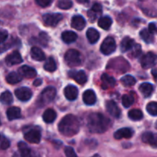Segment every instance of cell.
Segmentation results:
<instances>
[{
  "label": "cell",
  "instance_id": "cell-1",
  "mask_svg": "<svg viewBox=\"0 0 157 157\" xmlns=\"http://www.w3.org/2000/svg\"><path fill=\"white\" fill-rule=\"evenodd\" d=\"M110 124V120L99 113H92L88 117V128L92 133H104L109 129Z\"/></svg>",
  "mask_w": 157,
  "mask_h": 157
},
{
  "label": "cell",
  "instance_id": "cell-2",
  "mask_svg": "<svg viewBox=\"0 0 157 157\" xmlns=\"http://www.w3.org/2000/svg\"><path fill=\"white\" fill-rule=\"evenodd\" d=\"M58 130L66 136H75L79 130V122L75 116L68 114L58 124Z\"/></svg>",
  "mask_w": 157,
  "mask_h": 157
},
{
  "label": "cell",
  "instance_id": "cell-3",
  "mask_svg": "<svg viewBox=\"0 0 157 157\" xmlns=\"http://www.w3.org/2000/svg\"><path fill=\"white\" fill-rule=\"evenodd\" d=\"M65 61L69 67H76L83 62L81 54L75 49L67 51L65 55Z\"/></svg>",
  "mask_w": 157,
  "mask_h": 157
},
{
  "label": "cell",
  "instance_id": "cell-4",
  "mask_svg": "<svg viewBox=\"0 0 157 157\" xmlns=\"http://www.w3.org/2000/svg\"><path fill=\"white\" fill-rule=\"evenodd\" d=\"M115 48H116V44L114 38L112 37H107L102 43L100 51L103 55H109L115 52Z\"/></svg>",
  "mask_w": 157,
  "mask_h": 157
},
{
  "label": "cell",
  "instance_id": "cell-5",
  "mask_svg": "<svg viewBox=\"0 0 157 157\" xmlns=\"http://www.w3.org/2000/svg\"><path fill=\"white\" fill-rule=\"evenodd\" d=\"M140 63L143 68H151L157 64V55L153 52H148L142 57Z\"/></svg>",
  "mask_w": 157,
  "mask_h": 157
},
{
  "label": "cell",
  "instance_id": "cell-6",
  "mask_svg": "<svg viewBox=\"0 0 157 157\" xmlns=\"http://www.w3.org/2000/svg\"><path fill=\"white\" fill-rule=\"evenodd\" d=\"M42 19L46 25L53 27V26L56 25L62 19V15L60 13L46 14V15H43Z\"/></svg>",
  "mask_w": 157,
  "mask_h": 157
},
{
  "label": "cell",
  "instance_id": "cell-7",
  "mask_svg": "<svg viewBox=\"0 0 157 157\" xmlns=\"http://www.w3.org/2000/svg\"><path fill=\"white\" fill-rule=\"evenodd\" d=\"M55 94H56V90H55V89L54 87H46L43 90L42 93L41 94V96H40L41 102L44 104H49L51 101H53V99L55 97Z\"/></svg>",
  "mask_w": 157,
  "mask_h": 157
},
{
  "label": "cell",
  "instance_id": "cell-8",
  "mask_svg": "<svg viewBox=\"0 0 157 157\" xmlns=\"http://www.w3.org/2000/svg\"><path fill=\"white\" fill-rule=\"evenodd\" d=\"M15 96L18 100L22 101H27L31 99L32 96V92L28 87H19L15 91Z\"/></svg>",
  "mask_w": 157,
  "mask_h": 157
},
{
  "label": "cell",
  "instance_id": "cell-9",
  "mask_svg": "<svg viewBox=\"0 0 157 157\" xmlns=\"http://www.w3.org/2000/svg\"><path fill=\"white\" fill-rule=\"evenodd\" d=\"M25 140L31 144H38L41 140V133L38 130L32 129L25 133Z\"/></svg>",
  "mask_w": 157,
  "mask_h": 157
},
{
  "label": "cell",
  "instance_id": "cell-10",
  "mask_svg": "<svg viewBox=\"0 0 157 157\" xmlns=\"http://www.w3.org/2000/svg\"><path fill=\"white\" fill-rule=\"evenodd\" d=\"M106 110L107 112L112 117L115 118H119L121 115V111H120L119 107L116 104V103L113 101H109L106 102Z\"/></svg>",
  "mask_w": 157,
  "mask_h": 157
},
{
  "label": "cell",
  "instance_id": "cell-11",
  "mask_svg": "<svg viewBox=\"0 0 157 157\" xmlns=\"http://www.w3.org/2000/svg\"><path fill=\"white\" fill-rule=\"evenodd\" d=\"M69 76L73 78L78 84H84L87 81V76L84 71H72L69 72Z\"/></svg>",
  "mask_w": 157,
  "mask_h": 157
},
{
  "label": "cell",
  "instance_id": "cell-12",
  "mask_svg": "<svg viewBox=\"0 0 157 157\" xmlns=\"http://www.w3.org/2000/svg\"><path fill=\"white\" fill-rule=\"evenodd\" d=\"M6 62L9 66L15 65V64H18L22 62V58L19 52L15 51L6 57Z\"/></svg>",
  "mask_w": 157,
  "mask_h": 157
},
{
  "label": "cell",
  "instance_id": "cell-13",
  "mask_svg": "<svg viewBox=\"0 0 157 157\" xmlns=\"http://www.w3.org/2000/svg\"><path fill=\"white\" fill-rule=\"evenodd\" d=\"M133 135V130L130 128H122L118 130L114 133V138L116 140H121L125 138V139H129Z\"/></svg>",
  "mask_w": 157,
  "mask_h": 157
},
{
  "label": "cell",
  "instance_id": "cell-14",
  "mask_svg": "<svg viewBox=\"0 0 157 157\" xmlns=\"http://www.w3.org/2000/svg\"><path fill=\"white\" fill-rule=\"evenodd\" d=\"M78 94V89L76 87L73 85H68L64 89V95L69 101H74L77 98Z\"/></svg>",
  "mask_w": 157,
  "mask_h": 157
},
{
  "label": "cell",
  "instance_id": "cell-15",
  "mask_svg": "<svg viewBox=\"0 0 157 157\" xmlns=\"http://www.w3.org/2000/svg\"><path fill=\"white\" fill-rule=\"evenodd\" d=\"M18 73L22 77H24L26 78H33L36 76V71H35V69L27 65L22 66L18 69Z\"/></svg>",
  "mask_w": 157,
  "mask_h": 157
},
{
  "label": "cell",
  "instance_id": "cell-16",
  "mask_svg": "<svg viewBox=\"0 0 157 157\" xmlns=\"http://www.w3.org/2000/svg\"><path fill=\"white\" fill-rule=\"evenodd\" d=\"M71 25L76 30H83L86 26V20L81 15H75L72 17Z\"/></svg>",
  "mask_w": 157,
  "mask_h": 157
},
{
  "label": "cell",
  "instance_id": "cell-17",
  "mask_svg": "<svg viewBox=\"0 0 157 157\" xmlns=\"http://www.w3.org/2000/svg\"><path fill=\"white\" fill-rule=\"evenodd\" d=\"M142 140L152 147H157V135L151 132H146L142 136Z\"/></svg>",
  "mask_w": 157,
  "mask_h": 157
},
{
  "label": "cell",
  "instance_id": "cell-18",
  "mask_svg": "<svg viewBox=\"0 0 157 157\" xmlns=\"http://www.w3.org/2000/svg\"><path fill=\"white\" fill-rule=\"evenodd\" d=\"M83 102L87 105H93L96 101V96L92 90H87L83 93Z\"/></svg>",
  "mask_w": 157,
  "mask_h": 157
},
{
  "label": "cell",
  "instance_id": "cell-19",
  "mask_svg": "<svg viewBox=\"0 0 157 157\" xmlns=\"http://www.w3.org/2000/svg\"><path fill=\"white\" fill-rule=\"evenodd\" d=\"M86 37L87 39L91 44H95V42L99 39V33L97 30H95L93 28H90L86 32Z\"/></svg>",
  "mask_w": 157,
  "mask_h": 157
},
{
  "label": "cell",
  "instance_id": "cell-20",
  "mask_svg": "<svg viewBox=\"0 0 157 157\" xmlns=\"http://www.w3.org/2000/svg\"><path fill=\"white\" fill-rule=\"evenodd\" d=\"M101 80L102 82H103V87L104 88L112 87L116 84V81H115V78L113 77L109 76L107 74H103L101 77Z\"/></svg>",
  "mask_w": 157,
  "mask_h": 157
},
{
  "label": "cell",
  "instance_id": "cell-21",
  "mask_svg": "<svg viewBox=\"0 0 157 157\" xmlns=\"http://www.w3.org/2000/svg\"><path fill=\"white\" fill-rule=\"evenodd\" d=\"M31 56L34 60L38 61H44L46 59V55L44 52L38 47H32L31 49Z\"/></svg>",
  "mask_w": 157,
  "mask_h": 157
},
{
  "label": "cell",
  "instance_id": "cell-22",
  "mask_svg": "<svg viewBox=\"0 0 157 157\" xmlns=\"http://www.w3.org/2000/svg\"><path fill=\"white\" fill-rule=\"evenodd\" d=\"M62 39L66 44H70L77 39V35L72 31H66L62 34Z\"/></svg>",
  "mask_w": 157,
  "mask_h": 157
},
{
  "label": "cell",
  "instance_id": "cell-23",
  "mask_svg": "<svg viewBox=\"0 0 157 157\" xmlns=\"http://www.w3.org/2000/svg\"><path fill=\"white\" fill-rule=\"evenodd\" d=\"M135 44V41L133 39L130 38V37L127 36L125 37L121 41V51L123 52H128V51H130V49L132 48V46Z\"/></svg>",
  "mask_w": 157,
  "mask_h": 157
},
{
  "label": "cell",
  "instance_id": "cell-24",
  "mask_svg": "<svg viewBox=\"0 0 157 157\" xmlns=\"http://www.w3.org/2000/svg\"><path fill=\"white\" fill-rule=\"evenodd\" d=\"M6 114H7V117L9 121L18 119L21 117V110L18 107H12L8 109Z\"/></svg>",
  "mask_w": 157,
  "mask_h": 157
},
{
  "label": "cell",
  "instance_id": "cell-25",
  "mask_svg": "<svg viewBox=\"0 0 157 157\" xmlns=\"http://www.w3.org/2000/svg\"><path fill=\"white\" fill-rule=\"evenodd\" d=\"M139 91L145 98H149L151 96L153 91V86L149 83H143L139 86Z\"/></svg>",
  "mask_w": 157,
  "mask_h": 157
},
{
  "label": "cell",
  "instance_id": "cell-26",
  "mask_svg": "<svg viewBox=\"0 0 157 157\" xmlns=\"http://www.w3.org/2000/svg\"><path fill=\"white\" fill-rule=\"evenodd\" d=\"M43 121L46 123V124H51V123L54 122V121L56 118V113L52 109H48L44 112L42 115Z\"/></svg>",
  "mask_w": 157,
  "mask_h": 157
},
{
  "label": "cell",
  "instance_id": "cell-27",
  "mask_svg": "<svg viewBox=\"0 0 157 157\" xmlns=\"http://www.w3.org/2000/svg\"><path fill=\"white\" fill-rule=\"evenodd\" d=\"M18 153L21 157H32L30 149L25 143L19 142L18 144Z\"/></svg>",
  "mask_w": 157,
  "mask_h": 157
},
{
  "label": "cell",
  "instance_id": "cell-28",
  "mask_svg": "<svg viewBox=\"0 0 157 157\" xmlns=\"http://www.w3.org/2000/svg\"><path fill=\"white\" fill-rule=\"evenodd\" d=\"M22 79V77L17 72H11L6 76V81L10 84H15L20 82Z\"/></svg>",
  "mask_w": 157,
  "mask_h": 157
},
{
  "label": "cell",
  "instance_id": "cell-29",
  "mask_svg": "<svg viewBox=\"0 0 157 157\" xmlns=\"http://www.w3.org/2000/svg\"><path fill=\"white\" fill-rule=\"evenodd\" d=\"M112 23V20L110 17L109 16H103L99 19L98 25L101 29L104 30H108L111 27Z\"/></svg>",
  "mask_w": 157,
  "mask_h": 157
},
{
  "label": "cell",
  "instance_id": "cell-30",
  "mask_svg": "<svg viewBox=\"0 0 157 157\" xmlns=\"http://www.w3.org/2000/svg\"><path fill=\"white\" fill-rule=\"evenodd\" d=\"M128 116L130 118L132 121H140V120L143 119V113L139 109H133V110H129V113H128Z\"/></svg>",
  "mask_w": 157,
  "mask_h": 157
},
{
  "label": "cell",
  "instance_id": "cell-31",
  "mask_svg": "<svg viewBox=\"0 0 157 157\" xmlns=\"http://www.w3.org/2000/svg\"><path fill=\"white\" fill-rule=\"evenodd\" d=\"M140 37L142 38V39L146 43H152L153 41V34L150 33L149 32V30L146 29H143V30L140 32L139 33Z\"/></svg>",
  "mask_w": 157,
  "mask_h": 157
},
{
  "label": "cell",
  "instance_id": "cell-32",
  "mask_svg": "<svg viewBox=\"0 0 157 157\" xmlns=\"http://www.w3.org/2000/svg\"><path fill=\"white\" fill-rule=\"evenodd\" d=\"M44 69L49 72H53L56 70V63L53 58L50 57L48 58V60L44 64Z\"/></svg>",
  "mask_w": 157,
  "mask_h": 157
},
{
  "label": "cell",
  "instance_id": "cell-33",
  "mask_svg": "<svg viewBox=\"0 0 157 157\" xmlns=\"http://www.w3.org/2000/svg\"><path fill=\"white\" fill-rule=\"evenodd\" d=\"M0 101L4 104H11L13 101L12 94L9 91H5L0 95Z\"/></svg>",
  "mask_w": 157,
  "mask_h": 157
},
{
  "label": "cell",
  "instance_id": "cell-34",
  "mask_svg": "<svg viewBox=\"0 0 157 157\" xmlns=\"http://www.w3.org/2000/svg\"><path fill=\"white\" fill-rule=\"evenodd\" d=\"M121 82L126 87H131L135 84V79L134 77L131 75H126L121 78Z\"/></svg>",
  "mask_w": 157,
  "mask_h": 157
},
{
  "label": "cell",
  "instance_id": "cell-35",
  "mask_svg": "<svg viewBox=\"0 0 157 157\" xmlns=\"http://www.w3.org/2000/svg\"><path fill=\"white\" fill-rule=\"evenodd\" d=\"M134 97L132 94H125L122 98V103L125 107H129L134 103Z\"/></svg>",
  "mask_w": 157,
  "mask_h": 157
},
{
  "label": "cell",
  "instance_id": "cell-36",
  "mask_svg": "<svg viewBox=\"0 0 157 157\" xmlns=\"http://www.w3.org/2000/svg\"><path fill=\"white\" fill-rule=\"evenodd\" d=\"M146 110L152 116H157V102H150L146 106Z\"/></svg>",
  "mask_w": 157,
  "mask_h": 157
},
{
  "label": "cell",
  "instance_id": "cell-37",
  "mask_svg": "<svg viewBox=\"0 0 157 157\" xmlns=\"http://www.w3.org/2000/svg\"><path fill=\"white\" fill-rule=\"evenodd\" d=\"M57 6L59 9H69L72 6V0H59L57 3Z\"/></svg>",
  "mask_w": 157,
  "mask_h": 157
},
{
  "label": "cell",
  "instance_id": "cell-38",
  "mask_svg": "<svg viewBox=\"0 0 157 157\" xmlns=\"http://www.w3.org/2000/svg\"><path fill=\"white\" fill-rule=\"evenodd\" d=\"M141 45L139 44H135L130 49V56L132 58H137L141 55Z\"/></svg>",
  "mask_w": 157,
  "mask_h": 157
},
{
  "label": "cell",
  "instance_id": "cell-39",
  "mask_svg": "<svg viewBox=\"0 0 157 157\" xmlns=\"http://www.w3.org/2000/svg\"><path fill=\"white\" fill-rule=\"evenodd\" d=\"M10 146V142L9 140L4 136L0 135V149L1 150H6Z\"/></svg>",
  "mask_w": 157,
  "mask_h": 157
},
{
  "label": "cell",
  "instance_id": "cell-40",
  "mask_svg": "<svg viewBox=\"0 0 157 157\" xmlns=\"http://www.w3.org/2000/svg\"><path fill=\"white\" fill-rule=\"evenodd\" d=\"M65 154L66 157H78L73 148L70 147H67L65 148Z\"/></svg>",
  "mask_w": 157,
  "mask_h": 157
},
{
  "label": "cell",
  "instance_id": "cell-41",
  "mask_svg": "<svg viewBox=\"0 0 157 157\" xmlns=\"http://www.w3.org/2000/svg\"><path fill=\"white\" fill-rule=\"evenodd\" d=\"M8 32L6 30H0V44H4L8 38Z\"/></svg>",
  "mask_w": 157,
  "mask_h": 157
},
{
  "label": "cell",
  "instance_id": "cell-42",
  "mask_svg": "<svg viewBox=\"0 0 157 157\" xmlns=\"http://www.w3.org/2000/svg\"><path fill=\"white\" fill-rule=\"evenodd\" d=\"M87 15H88V17H89V19H90V21H94L95 19H96L97 17H98L99 15H100V14L97 13V12H94L93 10L90 9V10L88 11Z\"/></svg>",
  "mask_w": 157,
  "mask_h": 157
},
{
  "label": "cell",
  "instance_id": "cell-43",
  "mask_svg": "<svg viewBox=\"0 0 157 157\" xmlns=\"http://www.w3.org/2000/svg\"><path fill=\"white\" fill-rule=\"evenodd\" d=\"M51 0H35V2L38 6H41V7L45 8L49 6L51 4Z\"/></svg>",
  "mask_w": 157,
  "mask_h": 157
},
{
  "label": "cell",
  "instance_id": "cell-44",
  "mask_svg": "<svg viewBox=\"0 0 157 157\" xmlns=\"http://www.w3.org/2000/svg\"><path fill=\"white\" fill-rule=\"evenodd\" d=\"M148 30L150 33L154 34L155 32L157 31V27H156V25L155 23H150L149 25V28H148Z\"/></svg>",
  "mask_w": 157,
  "mask_h": 157
},
{
  "label": "cell",
  "instance_id": "cell-45",
  "mask_svg": "<svg viewBox=\"0 0 157 157\" xmlns=\"http://www.w3.org/2000/svg\"><path fill=\"white\" fill-rule=\"evenodd\" d=\"M42 80L41 79H35V81L33 82L34 86H39L42 84Z\"/></svg>",
  "mask_w": 157,
  "mask_h": 157
},
{
  "label": "cell",
  "instance_id": "cell-46",
  "mask_svg": "<svg viewBox=\"0 0 157 157\" xmlns=\"http://www.w3.org/2000/svg\"><path fill=\"white\" fill-rule=\"evenodd\" d=\"M152 76H153L154 80L155 81V82H157V72L155 71H152Z\"/></svg>",
  "mask_w": 157,
  "mask_h": 157
},
{
  "label": "cell",
  "instance_id": "cell-47",
  "mask_svg": "<svg viewBox=\"0 0 157 157\" xmlns=\"http://www.w3.org/2000/svg\"><path fill=\"white\" fill-rule=\"evenodd\" d=\"M92 157H101L99 156V155H98V154H95V155H94V156H92Z\"/></svg>",
  "mask_w": 157,
  "mask_h": 157
},
{
  "label": "cell",
  "instance_id": "cell-48",
  "mask_svg": "<svg viewBox=\"0 0 157 157\" xmlns=\"http://www.w3.org/2000/svg\"><path fill=\"white\" fill-rule=\"evenodd\" d=\"M155 128H156V129H157V122H156V123H155Z\"/></svg>",
  "mask_w": 157,
  "mask_h": 157
}]
</instances>
